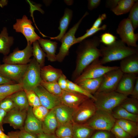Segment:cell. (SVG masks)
<instances>
[{
  "mask_svg": "<svg viewBox=\"0 0 138 138\" xmlns=\"http://www.w3.org/2000/svg\"><path fill=\"white\" fill-rule=\"evenodd\" d=\"M40 85L51 94L57 96H61L63 90L57 82H48L42 80Z\"/></svg>",
  "mask_w": 138,
  "mask_h": 138,
  "instance_id": "cell-36",
  "label": "cell"
},
{
  "mask_svg": "<svg viewBox=\"0 0 138 138\" xmlns=\"http://www.w3.org/2000/svg\"><path fill=\"white\" fill-rule=\"evenodd\" d=\"M9 97L13 101L15 108L21 110H27L29 106L24 90L18 91Z\"/></svg>",
  "mask_w": 138,
  "mask_h": 138,
  "instance_id": "cell-26",
  "label": "cell"
},
{
  "mask_svg": "<svg viewBox=\"0 0 138 138\" xmlns=\"http://www.w3.org/2000/svg\"><path fill=\"white\" fill-rule=\"evenodd\" d=\"M102 64L112 61L121 60L132 55L137 53V48L126 46L121 40H116L112 44L102 46L100 49Z\"/></svg>",
  "mask_w": 138,
  "mask_h": 138,
  "instance_id": "cell-2",
  "label": "cell"
},
{
  "mask_svg": "<svg viewBox=\"0 0 138 138\" xmlns=\"http://www.w3.org/2000/svg\"><path fill=\"white\" fill-rule=\"evenodd\" d=\"M88 8L90 10L97 8L101 2L100 0H88Z\"/></svg>",
  "mask_w": 138,
  "mask_h": 138,
  "instance_id": "cell-49",
  "label": "cell"
},
{
  "mask_svg": "<svg viewBox=\"0 0 138 138\" xmlns=\"http://www.w3.org/2000/svg\"><path fill=\"white\" fill-rule=\"evenodd\" d=\"M50 110L49 109L41 105L32 108L33 114L41 122L44 120Z\"/></svg>",
  "mask_w": 138,
  "mask_h": 138,
  "instance_id": "cell-40",
  "label": "cell"
},
{
  "mask_svg": "<svg viewBox=\"0 0 138 138\" xmlns=\"http://www.w3.org/2000/svg\"><path fill=\"white\" fill-rule=\"evenodd\" d=\"M32 24L31 20L24 15L21 19H17L16 22L13 26V28L16 31L22 33L25 37L27 43L31 45L40 38L35 32Z\"/></svg>",
  "mask_w": 138,
  "mask_h": 138,
  "instance_id": "cell-10",
  "label": "cell"
},
{
  "mask_svg": "<svg viewBox=\"0 0 138 138\" xmlns=\"http://www.w3.org/2000/svg\"><path fill=\"white\" fill-rule=\"evenodd\" d=\"M32 56H34L41 68L44 66L46 54L40 47L38 40L33 43Z\"/></svg>",
  "mask_w": 138,
  "mask_h": 138,
  "instance_id": "cell-33",
  "label": "cell"
},
{
  "mask_svg": "<svg viewBox=\"0 0 138 138\" xmlns=\"http://www.w3.org/2000/svg\"><path fill=\"white\" fill-rule=\"evenodd\" d=\"M14 40L13 37L8 36L7 28L3 27L0 33V53L5 56L7 55L10 52Z\"/></svg>",
  "mask_w": 138,
  "mask_h": 138,
  "instance_id": "cell-25",
  "label": "cell"
},
{
  "mask_svg": "<svg viewBox=\"0 0 138 138\" xmlns=\"http://www.w3.org/2000/svg\"><path fill=\"white\" fill-rule=\"evenodd\" d=\"M38 41L42 49L45 53L48 60L51 62L56 61L55 53L57 43L55 41L41 38Z\"/></svg>",
  "mask_w": 138,
  "mask_h": 138,
  "instance_id": "cell-22",
  "label": "cell"
},
{
  "mask_svg": "<svg viewBox=\"0 0 138 138\" xmlns=\"http://www.w3.org/2000/svg\"><path fill=\"white\" fill-rule=\"evenodd\" d=\"M137 75L123 73L115 91L127 96L131 95L138 77Z\"/></svg>",
  "mask_w": 138,
  "mask_h": 138,
  "instance_id": "cell-17",
  "label": "cell"
},
{
  "mask_svg": "<svg viewBox=\"0 0 138 138\" xmlns=\"http://www.w3.org/2000/svg\"><path fill=\"white\" fill-rule=\"evenodd\" d=\"M33 90L38 97L41 105L50 110L62 104L60 96L51 94L41 85Z\"/></svg>",
  "mask_w": 138,
  "mask_h": 138,
  "instance_id": "cell-14",
  "label": "cell"
},
{
  "mask_svg": "<svg viewBox=\"0 0 138 138\" xmlns=\"http://www.w3.org/2000/svg\"><path fill=\"white\" fill-rule=\"evenodd\" d=\"M88 14V13L86 12L78 22L70 28L62 38L59 51L56 55V61L61 62L65 57L68 55L70 48L75 44V33L83 19Z\"/></svg>",
  "mask_w": 138,
  "mask_h": 138,
  "instance_id": "cell-7",
  "label": "cell"
},
{
  "mask_svg": "<svg viewBox=\"0 0 138 138\" xmlns=\"http://www.w3.org/2000/svg\"><path fill=\"white\" fill-rule=\"evenodd\" d=\"M100 43V38L96 36L80 43L76 52V67L72 74L74 80L88 66L101 57L100 49L98 48Z\"/></svg>",
  "mask_w": 138,
  "mask_h": 138,
  "instance_id": "cell-1",
  "label": "cell"
},
{
  "mask_svg": "<svg viewBox=\"0 0 138 138\" xmlns=\"http://www.w3.org/2000/svg\"><path fill=\"white\" fill-rule=\"evenodd\" d=\"M107 26L103 25L101 26L96 28H90L87 30L86 33L82 36L76 38L75 41V44L80 43L87 38L94 35L98 31L101 30H105L106 29Z\"/></svg>",
  "mask_w": 138,
  "mask_h": 138,
  "instance_id": "cell-41",
  "label": "cell"
},
{
  "mask_svg": "<svg viewBox=\"0 0 138 138\" xmlns=\"http://www.w3.org/2000/svg\"><path fill=\"white\" fill-rule=\"evenodd\" d=\"M119 0H108L106 1V7L111 9L116 7Z\"/></svg>",
  "mask_w": 138,
  "mask_h": 138,
  "instance_id": "cell-50",
  "label": "cell"
},
{
  "mask_svg": "<svg viewBox=\"0 0 138 138\" xmlns=\"http://www.w3.org/2000/svg\"><path fill=\"white\" fill-rule=\"evenodd\" d=\"M42 122L43 132L49 134H55L58 123L55 114L54 108L50 110Z\"/></svg>",
  "mask_w": 138,
  "mask_h": 138,
  "instance_id": "cell-23",
  "label": "cell"
},
{
  "mask_svg": "<svg viewBox=\"0 0 138 138\" xmlns=\"http://www.w3.org/2000/svg\"><path fill=\"white\" fill-rule=\"evenodd\" d=\"M63 74L61 69L55 68L50 65L44 66L41 68V77L42 80L45 82H57Z\"/></svg>",
  "mask_w": 138,
  "mask_h": 138,
  "instance_id": "cell-21",
  "label": "cell"
},
{
  "mask_svg": "<svg viewBox=\"0 0 138 138\" xmlns=\"http://www.w3.org/2000/svg\"><path fill=\"white\" fill-rule=\"evenodd\" d=\"M17 132L19 138H37V135L27 132L24 129Z\"/></svg>",
  "mask_w": 138,
  "mask_h": 138,
  "instance_id": "cell-48",
  "label": "cell"
},
{
  "mask_svg": "<svg viewBox=\"0 0 138 138\" xmlns=\"http://www.w3.org/2000/svg\"><path fill=\"white\" fill-rule=\"evenodd\" d=\"M37 138H56L55 134H49L42 132L37 135Z\"/></svg>",
  "mask_w": 138,
  "mask_h": 138,
  "instance_id": "cell-54",
  "label": "cell"
},
{
  "mask_svg": "<svg viewBox=\"0 0 138 138\" xmlns=\"http://www.w3.org/2000/svg\"><path fill=\"white\" fill-rule=\"evenodd\" d=\"M15 81L7 78L0 74V85L4 84H15Z\"/></svg>",
  "mask_w": 138,
  "mask_h": 138,
  "instance_id": "cell-51",
  "label": "cell"
},
{
  "mask_svg": "<svg viewBox=\"0 0 138 138\" xmlns=\"http://www.w3.org/2000/svg\"><path fill=\"white\" fill-rule=\"evenodd\" d=\"M115 138H133L116 122L110 131Z\"/></svg>",
  "mask_w": 138,
  "mask_h": 138,
  "instance_id": "cell-42",
  "label": "cell"
},
{
  "mask_svg": "<svg viewBox=\"0 0 138 138\" xmlns=\"http://www.w3.org/2000/svg\"><path fill=\"white\" fill-rule=\"evenodd\" d=\"M54 109L58 125L72 122L75 109L61 104L54 108Z\"/></svg>",
  "mask_w": 138,
  "mask_h": 138,
  "instance_id": "cell-20",
  "label": "cell"
},
{
  "mask_svg": "<svg viewBox=\"0 0 138 138\" xmlns=\"http://www.w3.org/2000/svg\"><path fill=\"white\" fill-rule=\"evenodd\" d=\"M136 0H119L117 6L111 9L116 15H119L129 12Z\"/></svg>",
  "mask_w": 138,
  "mask_h": 138,
  "instance_id": "cell-32",
  "label": "cell"
},
{
  "mask_svg": "<svg viewBox=\"0 0 138 138\" xmlns=\"http://www.w3.org/2000/svg\"></svg>",
  "mask_w": 138,
  "mask_h": 138,
  "instance_id": "cell-59",
  "label": "cell"
},
{
  "mask_svg": "<svg viewBox=\"0 0 138 138\" xmlns=\"http://www.w3.org/2000/svg\"><path fill=\"white\" fill-rule=\"evenodd\" d=\"M103 76L97 78L83 80L77 84L89 93L93 95L99 89L102 79Z\"/></svg>",
  "mask_w": 138,
  "mask_h": 138,
  "instance_id": "cell-28",
  "label": "cell"
},
{
  "mask_svg": "<svg viewBox=\"0 0 138 138\" xmlns=\"http://www.w3.org/2000/svg\"><path fill=\"white\" fill-rule=\"evenodd\" d=\"M32 47L31 45L27 43L24 49L20 50L17 48L8 55H5L3 59L4 63L25 65L30 61L32 56Z\"/></svg>",
  "mask_w": 138,
  "mask_h": 138,
  "instance_id": "cell-11",
  "label": "cell"
},
{
  "mask_svg": "<svg viewBox=\"0 0 138 138\" xmlns=\"http://www.w3.org/2000/svg\"><path fill=\"white\" fill-rule=\"evenodd\" d=\"M97 110L94 100L88 98L75 109L72 122L78 124H84L94 115Z\"/></svg>",
  "mask_w": 138,
  "mask_h": 138,
  "instance_id": "cell-8",
  "label": "cell"
},
{
  "mask_svg": "<svg viewBox=\"0 0 138 138\" xmlns=\"http://www.w3.org/2000/svg\"><path fill=\"white\" fill-rule=\"evenodd\" d=\"M0 128V138H9L7 135L5 134Z\"/></svg>",
  "mask_w": 138,
  "mask_h": 138,
  "instance_id": "cell-56",
  "label": "cell"
},
{
  "mask_svg": "<svg viewBox=\"0 0 138 138\" xmlns=\"http://www.w3.org/2000/svg\"><path fill=\"white\" fill-rule=\"evenodd\" d=\"M116 122L133 138L138 135L137 122L123 119H116Z\"/></svg>",
  "mask_w": 138,
  "mask_h": 138,
  "instance_id": "cell-30",
  "label": "cell"
},
{
  "mask_svg": "<svg viewBox=\"0 0 138 138\" xmlns=\"http://www.w3.org/2000/svg\"><path fill=\"white\" fill-rule=\"evenodd\" d=\"M24 90L22 85L19 83L0 85V101L20 90Z\"/></svg>",
  "mask_w": 138,
  "mask_h": 138,
  "instance_id": "cell-31",
  "label": "cell"
},
{
  "mask_svg": "<svg viewBox=\"0 0 138 138\" xmlns=\"http://www.w3.org/2000/svg\"><path fill=\"white\" fill-rule=\"evenodd\" d=\"M116 120L111 112L97 109L94 115L84 124L95 130L110 131L116 123Z\"/></svg>",
  "mask_w": 138,
  "mask_h": 138,
  "instance_id": "cell-5",
  "label": "cell"
},
{
  "mask_svg": "<svg viewBox=\"0 0 138 138\" xmlns=\"http://www.w3.org/2000/svg\"><path fill=\"white\" fill-rule=\"evenodd\" d=\"M7 2L6 1L1 0L0 1V6L1 7H3L4 6L6 5Z\"/></svg>",
  "mask_w": 138,
  "mask_h": 138,
  "instance_id": "cell-57",
  "label": "cell"
},
{
  "mask_svg": "<svg viewBox=\"0 0 138 138\" xmlns=\"http://www.w3.org/2000/svg\"><path fill=\"white\" fill-rule=\"evenodd\" d=\"M94 103L97 109L111 112L120 105L128 96L115 91L96 92L94 95Z\"/></svg>",
  "mask_w": 138,
  "mask_h": 138,
  "instance_id": "cell-3",
  "label": "cell"
},
{
  "mask_svg": "<svg viewBox=\"0 0 138 138\" xmlns=\"http://www.w3.org/2000/svg\"><path fill=\"white\" fill-rule=\"evenodd\" d=\"M123 74L119 67L106 73L103 76L101 84L97 92L115 91Z\"/></svg>",
  "mask_w": 138,
  "mask_h": 138,
  "instance_id": "cell-13",
  "label": "cell"
},
{
  "mask_svg": "<svg viewBox=\"0 0 138 138\" xmlns=\"http://www.w3.org/2000/svg\"><path fill=\"white\" fill-rule=\"evenodd\" d=\"M60 97L62 104L74 109L77 108L83 102L89 98L76 92L63 90Z\"/></svg>",
  "mask_w": 138,
  "mask_h": 138,
  "instance_id": "cell-16",
  "label": "cell"
},
{
  "mask_svg": "<svg viewBox=\"0 0 138 138\" xmlns=\"http://www.w3.org/2000/svg\"><path fill=\"white\" fill-rule=\"evenodd\" d=\"M28 64L21 65L4 63L0 65V74L17 83L21 84Z\"/></svg>",
  "mask_w": 138,
  "mask_h": 138,
  "instance_id": "cell-12",
  "label": "cell"
},
{
  "mask_svg": "<svg viewBox=\"0 0 138 138\" xmlns=\"http://www.w3.org/2000/svg\"><path fill=\"white\" fill-rule=\"evenodd\" d=\"M32 108L29 106L27 110L23 129L29 133L37 135L43 132L42 122L34 115L32 111Z\"/></svg>",
  "mask_w": 138,
  "mask_h": 138,
  "instance_id": "cell-18",
  "label": "cell"
},
{
  "mask_svg": "<svg viewBox=\"0 0 138 138\" xmlns=\"http://www.w3.org/2000/svg\"><path fill=\"white\" fill-rule=\"evenodd\" d=\"M57 82L62 90L66 91H70L68 87L67 79L66 76L63 74L59 77Z\"/></svg>",
  "mask_w": 138,
  "mask_h": 138,
  "instance_id": "cell-46",
  "label": "cell"
},
{
  "mask_svg": "<svg viewBox=\"0 0 138 138\" xmlns=\"http://www.w3.org/2000/svg\"><path fill=\"white\" fill-rule=\"evenodd\" d=\"M112 115L116 119H123L138 122V115L132 113L120 105L113 109L111 112Z\"/></svg>",
  "mask_w": 138,
  "mask_h": 138,
  "instance_id": "cell-29",
  "label": "cell"
},
{
  "mask_svg": "<svg viewBox=\"0 0 138 138\" xmlns=\"http://www.w3.org/2000/svg\"><path fill=\"white\" fill-rule=\"evenodd\" d=\"M128 18L131 22L135 30L138 26V1L134 3L130 11Z\"/></svg>",
  "mask_w": 138,
  "mask_h": 138,
  "instance_id": "cell-38",
  "label": "cell"
},
{
  "mask_svg": "<svg viewBox=\"0 0 138 138\" xmlns=\"http://www.w3.org/2000/svg\"><path fill=\"white\" fill-rule=\"evenodd\" d=\"M90 138H115L110 131L103 130H95Z\"/></svg>",
  "mask_w": 138,
  "mask_h": 138,
  "instance_id": "cell-45",
  "label": "cell"
},
{
  "mask_svg": "<svg viewBox=\"0 0 138 138\" xmlns=\"http://www.w3.org/2000/svg\"><path fill=\"white\" fill-rule=\"evenodd\" d=\"M120 105L130 112L138 115V99L127 97Z\"/></svg>",
  "mask_w": 138,
  "mask_h": 138,
  "instance_id": "cell-35",
  "label": "cell"
},
{
  "mask_svg": "<svg viewBox=\"0 0 138 138\" xmlns=\"http://www.w3.org/2000/svg\"><path fill=\"white\" fill-rule=\"evenodd\" d=\"M0 108L7 112L15 108L14 104L8 96L0 101Z\"/></svg>",
  "mask_w": 138,
  "mask_h": 138,
  "instance_id": "cell-44",
  "label": "cell"
},
{
  "mask_svg": "<svg viewBox=\"0 0 138 138\" xmlns=\"http://www.w3.org/2000/svg\"><path fill=\"white\" fill-rule=\"evenodd\" d=\"M56 138H72V136L66 137H57Z\"/></svg>",
  "mask_w": 138,
  "mask_h": 138,
  "instance_id": "cell-58",
  "label": "cell"
},
{
  "mask_svg": "<svg viewBox=\"0 0 138 138\" xmlns=\"http://www.w3.org/2000/svg\"><path fill=\"white\" fill-rule=\"evenodd\" d=\"M27 110H21L14 108L7 113L3 124H8L15 129H23Z\"/></svg>",
  "mask_w": 138,
  "mask_h": 138,
  "instance_id": "cell-15",
  "label": "cell"
},
{
  "mask_svg": "<svg viewBox=\"0 0 138 138\" xmlns=\"http://www.w3.org/2000/svg\"><path fill=\"white\" fill-rule=\"evenodd\" d=\"M41 67L34 57L28 64L27 70L23 78L21 84L24 90H33L40 85L42 80Z\"/></svg>",
  "mask_w": 138,
  "mask_h": 138,
  "instance_id": "cell-4",
  "label": "cell"
},
{
  "mask_svg": "<svg viewBox=\"0 0 138 138\" xmlns=\"http://www.w3.org/2000/svg\"><path fill=\"white\" fill-rule=\"evenodd\" d=\"M117 38L116 36L109 32H105L102 34L100 38V42L106 46L113 43L116 41Z\"/></svg>",
  "mask_w": 138,
  "mask_h": 138,
  "instance_id": "cell-43",
  "label": "cell"
},
{
  "mask_svg": "<svg viewBox=\"0 0 138 138\" xmlns=\"http://www.w3.org/2000/svg\"><path fill=\"white\" fill-rule=\"evenodd\" d=\"M95 131L86 124L73 123L72 138H90Z\"/></svg>",
  "mask_w": 138,
  "mask_h": 138,
  "instance_id": "cell-27",
  "label": "cell"
},
{
  "mask_svg": "<svg viewBox=\"0 0 138 138\" xmlns=\"http://www.w3.org/2000/svg\"><path fill=\"white\" fill-rule=\"evenodd\" d=\"M7 135L9 138H19L17 131H11L8 132Z\"/></svg>",
  "mask_w": 138,
  "mask_h": 138,
  "instance_id": "cell-55",
  "label": "cell"
},
{
  "mask_svg": "<svg viewBox=\"0 0 138 138\" xmlns=\"http://www.w3.org/2000/svg\"><path fill=\"white\" fill-rule=\"evenodd\" d=\"M134 30L131 22L127 18L123 19L120 22L116 31L121 40L128 46L137 48L138 34L135 33Z\"/></svg>",
  "mask_w": 138,
  "mask_h": 138,
  "instance_id": "cell-9",
  "label": "cell"
},
{
  "mask_svg": "<svg viewBox=\"0 0 138 138\" xmlns=\"http://www.w3.org/2000/svg\"><path fill=\"white\" fill-rule=\"evenodd\" d=\"M119 68L123 73H138V53L130 55L121 60Z\"/></svg>",
  "mask_w": 138,
  "mask_h": 138,
  "instance_id": "cell-19",
  "label": "cell"
},
{
  "mask_svg": "<svg viewBox=\"0 0 138 138\" xmlns=\"http://www.w3.org/2000/svg\"><path fill=\"white\" fill-rule=\"evenodd\" d=\"M119 67L117 66H104L101 63L98 58L88 66L80 75L74 80V82L77 84L84 79L99 78L107 72Z\"/></svg>",
  "mask_w": 138,
  "mask_h": 138,
  "instance_id": "cell-6",
  "label": "cell"
},
{
  "mask_svg": "<svg viewBox=\"0 0 138 138\" xmlns=\"http://www.w3.org/2000/svg\"><path fill=\"white\" fill-rule=\"evenodd\" d=\"M131 95V97L138 99V77L136 79L135 84Z\"/></svg>",
  "mask_w": 138,
  "mask_h": 138,
  "instance_id": "cell-52",
  "label": "cell"
},
{
  "mask_svg": "<svg viewBox=\"0 0 138 138\" xmlns=\"http://www.w3.org/2000/svg\"><path fill=\"white\" fill-rule=\"evenodd\" d=\"M55 134L57 137H72V122H68L59 125L55 131Z\"/></svg>",
  "mask_w": 138,
  "mask_h": 138,
  "instance_id": "cell-34",
  "label": "cell"
},
{
  "mask_svg": "<svg viewBox=\"0 0 138 138\" xmlns=\"http://www.w3.org/2000/svg\"><path fill=\"white\" fill-rule=\"evenodd\" d=\"M24 90L29 106L33 108L41 105L38 97L33 90Z\"/></svg>",
  "mask_w": 138,
  "mask_h": 138,
  "instance_id": "cell-39",
  "label": "cell"
},
{
  "mask_svg": "<svg viewBox=\"0 0 138 138\" xmlns=\"http://www.w3.org/2000/svg\"><path fill=\"white\" fill-rule=\"evenodd\" d=\"M73 13V11L71 9L68 8L65 9L64 15L59 22L58 29L60 30V33L57 36L51 37V39L55 40L61 42L68 28L72 17Z\"/></svg>",
  "mask_w": 138,
  "mask_h": 138,
  "instance_id": "cell-24",
  "label": "cell"
},
{
  "mask_svg": "<svg viewBox=\"0 0 138 138\" xmlns=\"http://www.w3.org/2000/svg\"><path fill=\"white\" fill-rule=\"evenodd\" d=\"M7 113L6 111L0 108V128L3 131H4L3 127V121Z\"/></svg>",
  "mask_w": 138,
  "mask_h": 138,
  "instance_id": "cell-53",
  "label": "cell"
},
{
  "mask_svg": "<svg viewBox=\"0 0 138 138\" xmlns=\"http://www.w3.org/2000/svg\"><path fill=\"white\" fill-rule=\"evenodd\" d=\"M107 18V15L105 13H103L99 15L98 18L95 21L91 28H96L100 27L103 20Z\"/></svg>",
  "mask_w": 138,
  "mask_h": 138,
  "instance_id": "cell-47",
  "label": "cell"
},
{
  "mask_svg": "<svg viewBox=\"0 0 138 138\" xmlns=\"http://www.w3.org/2000/svg\"><path fill=\"white\" fill-rule=\"evenodd\" d=\"M67 82L68 88L70 90L83 94L89 98L95 100V98L93 95L87 92L77 84L67 79Z\"/></svg>",
  "mask_w": 138,
  "mask_h": 138,
  "instance_id": "cell-37",
  "label": "cell"
}]
</instances>
